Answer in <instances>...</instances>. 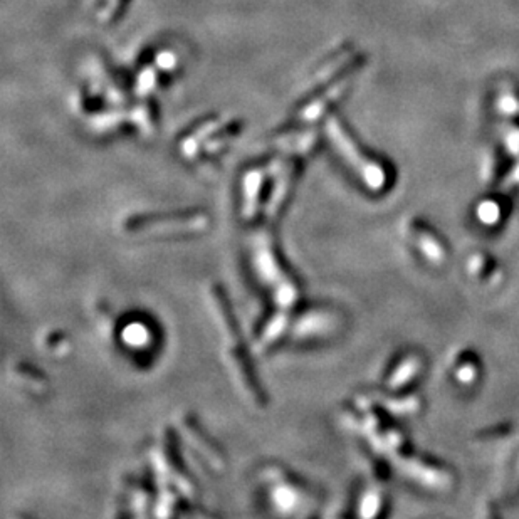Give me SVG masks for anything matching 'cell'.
<instances>
[{
	"label": "cell",
	"instance_id": "obj_12",
	"mask_svg": "<svg viewBox=\"0 0 519 519\" xmlns=\"http://www.w3.org/2000/svg\"><path fill=\"white\" fill-rule=\"evenodd\" d=\"M122 338L127 346L145 348L146 343L151 342V331L143 321H132L123 328Z\"/></svg>",
	"mask_w": 519,
	"mask_h": 519
},
{
	"label": "cell",
	"instance_id": "obj_2",
	"mask_svg": "<svg viewBox=\"0 0 519 519\" xmlns=\"http://www.w3.org/2000/svg\"><path fill=\"white\" fill-rule=\"evenodd\" d=\"M250 264L257 279L271 289L277 308L289 311L298 301V284L281 264L272 237L266 227L257 229L250 239Z\"/></svg>",
	"mask_w": 519,
	"mask_h": 519
},
{
	"label": "cell",
	"instance_id": "obj_10",
	"mask_svg": "<svg viewBox=\"0 0 519 519\" xmlns=\"http://www.w3.org/2000/svg\"><path fill=\"white\" fill-rule=\"evenodd\" d=\"M291 180H293V168H288L286 172H283V175L277 178L274 187H272L271 199H269V202H267V207H266V216L269 218H276L277 216H279L281 205H283L286 195H288V192H289Z\"/></svg>",
	"mask_w": 519,
	"mask_h": 519
},
{
	"label": "cell",
	"instance_id": "obj_11",
	"mask_svg": "<svg viewBox=\"0 0 519 519\" xmlns=\"http://www.w3.org/2000/svg\"><path fill=\"white\" fill-rule=\"evenodd\" d=\"M12 375H14L16 380L21 385H24L25 388H29V392L41 393L47 388L46 378H44L41 373H37V370L30 368L29 365H22V363L16 365V368L12 370Z\"/></svg>",
	"mask_w": 519,
	"mask_h": 519
},
{
	"label": "cell",
	"instance_id": "obj_3",
	"mask_svg": "<svg viewBox=\"0 0 519 519\" xmlns=\"http://www.w3.org/2000/svg\"><path fill=\"white\" fill-rule=\"evenodd\" d=\"M210 218L204 212L167 214V216H132L124 221V232L140 237L189 235L207 231Z\"/></svg>",
	"mask_w": 519,
	"mask_h": 519
},
{
	"label": "cell",
	"instance_id": "obj_6",
	"mask_svg": "<svg viewBox=\"0 0 519 519\" xmlns=\"http://www.w3.org/2000/svg\"><path fill=\"white\" fill-rule=\"evenodd\" d=\"M271 479V498L274 501L276 508L279 511L293 514L298 513L301 508H306L308 494L299 487L298 482L289 481L279 471L269 472Z\"/></svg>",
	"mask_w": 519,
	"mask_h": 519
},
{
	"label": "cell",
	"instance_id": "obj_9",
	"mask_svg": "<svg viewBox=\"0 0 519 519\" xmlns=\"http://www.w3.org/2000/svg\"><path fill=\"white\" fill-rule=\"evenodd\" d=\"M289 325V311L288 310H277L269 321L264 325V328L259 334L257 348L259 350H266L274 344L277 339L283 337V333Z\"/></svg>",
	"mask_w": 519,
	"mask_h": 519
},
{
	"label": "cell",
	"instance_id": "obj_8",
	"mask_svg": "<svg viewBox=\"0 0 519 519\" xmlns=\"http://www.w3.org/2000/svg\"><path fill=\"white\" fill-rule=\"evenodd\" d=\"M262 187H264L262 172L256 170V172L245 173L243 180V205H240V216H243L245 221H252V218L257 216Z\"/></svg>",
	"mask_w": 519,
	"mask_h": 519
},
{
	"label": "cell",
	"instance_id": "obj_1",
	"mask_svg": "<svg viewBox=\"0 0 519 519\" xmlns=\"http://www.w3.org/2000/svg\"><path fill=\"white\" fill-rule=\"evenodd\" d=\"M210 296V306H212L214 316L222 334V348L223 355H226L227 365H229L232 378L239 385L240 392L244 393L245 398L252 405L262 407L266 404V398L259 387L257 378L254 377L252 366L249 363L247 353H245L244 342L240 338L239 328H237L235 317L232 315V310L229 306L223 291L218 286H210L209 291Z\"/></svg>",
	"mask_w": 519,
	"mask_h": 519
},
{
	"label": "cell",
	"instance_id": "obj_7",
	"mask_svg": "<svg viewBox=\"0 0 519 519\" xmlns=\"http://www.w3.org/2000/svg\"><path fill=\"white\" fill-rule=\"evenodd\" d=\"M334 328H337V320L331 313L326 310H308L294 326V337L301 339L321 338L333 333Z\"/></svg>",
	"mask_w": 519,
	"mask_h": 519
},
{
	"label": "cell",
	"instance_id": "obj_13",
	"mask_svg": "<svg viewBox=\"0 0 519 519\" xmlns=\"http://www.w3.org/2000/svg\"><path fill=\"white\" fill-rule=\"evenodd\" d=\"M56 334L51 333V337L46 338V348L52 355H64L69 348V342L64 334H61L59 339H54Z\"/></svg>",
	"mask_w": 519,
	"mask_h": 519
},
{
	"label": "cell",
	"instance_id": "obj_5",
	"mask_svg": "<svg viewBox=\"0 0 519 519\" xmlns=\"http://www.w3.org/2000/svg\"><path fill=\"white\" fill-rule=\"evenodd\" d=\"M178 428H180L182 437L189 442L192 449L202 457L205 462L209 464V467L216 469V471H222L223 469V455L218 450V447L214 444L210 438L205 436L202 428L197 425V422L190 415H183L178 420Z\"/></svg>",
	"mask_w": 519,
	"mask_h": 519
},
{
	"label": "cell",
	"instance_id": "obj_4",
	"mask_svg": "<svg viewBox=\"0 0 519 519\" xmlns=\"http://www.w3.org/2000/svg\"><path fill=\"white\" fill-rule=\"evenodd\" d=\"M150 459L160 479H163L165 484L173 486L185 498H195V486L183 472L178 464L175 452H173L172 442L168 437H163L150 452Z\"/></svg>",
	"mask_w": 519,
	"mask_h": 519
}]
</instances>
